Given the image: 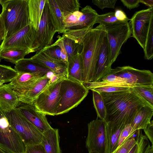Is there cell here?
Instances as JSON below:
<instances>
[{"mask_svg": "<svg viewBox=\"0 0 153 153\" xmlns=\"http://www.w3.org/2000/svg\"><path fill=\"white\" fill-rule=\"evenodd\" d=\"M89 89L82 83L63 78L60 89L61 98L55 115L66 113L78 105L87 96Z\"/></svg>", "mask_w": 153, "mask_h": 153, "instance_id": "277c9868", "label": "cell"}, {"mask_svg": "<svg viewBox=\"0 0 153 153\" xmlns=\"http://www.w3.org/2000/svg\"><path fill=\"white\" fill-rule=\"evenodd\" d=\"M130 20L132 36L143 50L150 25L153 20V7L136 12Z\"/></svg>", "mask_w": 153, "mask_h": 153, "instance_id": "8fae6325", "label": "cell"}, {"mask_svg": "<svg viewBox=\"0 0 153 153\" xmlns=\"http://www.w3.org/2000/svg\"><path fill=\"white\" fill-rule=\"evenodd\" d=\"M105 122L98 118L88 124V134L85 146L88 152L96 151L105 153Z\"/></svg>", "mask_w": 153, "mask_h": 153, "instance_id": "4fadbf2b", "label": "cell"}, {"mask_svg": "<svg viewBox=\"0 0 153 153\" xmlns=\"http://www.w3.org/2000/svg\"><path fill=\"white\" fill-rule=\"evenodd\" d=\"M6 82H7L5 81L0 80V86L3 85L4 83Z\"/></svg>", "mask_w": 153, "mask_h": 153, "instance_id": "f907efd6", "label": "cell"}, {"mask_svg": "<svg viewBox=\"0 0 153 153\" xmlns=\"http://www.w3.org/2000/svg\"><path fill=\"white\" fill-rule=\"evenodd\" d=\"M31 53V51L20 48H12L2 50L1 53V59L14 64L24 58L27 54Z\"/></svg>", "mask_w": 153, "mask_h": 153, "instance_id": "f1b7e54d", "label": "cell"}, {"mask_svg": "<svg viewBox=\"0 0 153 153\" xmlns=\"http://www.w3.org/2000/svg\"><path fill=\"white\" fill-rule=\"evenodd\" d=\"M36 52L34 55L30 58L32 61L50 69L54 74L66 77L67 64L48 56L42 50Z\"/></svg>", "mask_w": 153, "mask_h": 153, "instance_id": "ac0fdd59", "label": "cell"}, {"mask_svg": "<svg viewBox=\"0 0 153 153\" xmlns=\"http://www.w3.org/2000/svg\"><path fill=\"white\" fill-rule=\"evenodd\" d=\"M2 45L1 44V45H0V62H1V51H2Z\"/></svg>", "mask_w": 153, "mask_h": 153, "instance_id": "816d5d0a", "label": "cell"}, {"mask_svg": "<svg viewBox=\"0 0 153 153\" xmlns=\"http://www.w3.org/2000/svg\"><path fill=\"white\" fill-rule=\"evenodd\" d=\"M56 32L50 18L48 0H46L38 30L36 31L32 53L40 51L51 45L54 36Z\"/></svg>", "mask_w": 153, "mask_h": 153, "instance_id": "9c48e42d", "label": "cell"}, {"mask_svg": "<svg viewBox=\"0 0 153 153\" xmlns=\"http://www.w3.org/2000/svg\"><path fill=\"white\" fill-rule=\"evenodd\" d=\"M123 5L131 10L138 7L139 6L140 0H121Z\"/></svg>", "mask_w": 153, "mask_h": 153, "instance_id": "ee69618b", "label": "cell"}, {"mask_svg": "<svg viewBox=\"0 0 153 153\" xmlns=\"http://www.w3.org/2000/svg\"><path fill=\"white\" fill-rule=\"evenodd\" d=\"M109 73L125 79L127 83L133 86L153 85V74L149 70L125 66L112 69Z\"/></svg>", "mask_w": 153, "mask_h": 153, "instance_id": "7c38bea8", "label": "cell"}, {"mask_svg": "<svg viewBox=\"0 0 153 153\" xmlns=\"http://www.w3.org/2000/svg\"><path fill=\"white\" fill-rule=\"evenodd\" d=\"M92 91L93 102L97 118L105 120L106 112L103 99L100 93L94 91Z\"/></svg>", "mask_w": 153, "mask_h": 153, "instance_id": "d6a6232c", "label": "cell"}, {"mask_svg": "<svg viewBox=\"0 0 153 153\" xmlns=\"http://www.w3.org/2000/svg\"><path fill=\"white\" fill-rule=\"evenodd\" d=\"M48 74L39 78L32 88L24 96L19 98V101L24 103L32 104L46 87L49 79Z\"/></svg>", "mask_w": 153, "mask_h": 153, "instance_id": "cb8c5ba5", "label": "cell"}, {"mask_svg": "<svg viewBox=\"0 0 153 153\" xmlns=\"http://www.w3.org/2000/svg\"><path fill=\"white\" fill-rule=\"evenodd\" d=\"M36 31L30 24L2 42V50L12 48L32 50L35 39Z\"/></svg>", "mask_w": 153, "mask_h": 153, "instance_id": "5bb4252c", "label": "cell"}, {"mask_svg": "<svg viewBox=\"0 0 153 153\" xmlns=\"http://www.w3.org/2000/svg\"><path fill=\"white\" fill-rule=\"evenodd\" d=\"M24 153H46L44 146L40 143L25 146Z\"/></svg>", "mask_w": 153, "mask_h": 153, "instance_id": "b9f144b4", "label": "cell"}, {"mask_svg": "<svg viewBox=\"0 0 153 153\" xmlns=\"http://www.w3.org/2000/svg\"><path fill=\"white\" fill-rule=\"evenodd\" d=\"M146 136L153 145V121L151 120L146 127L143 129Z\"/></svg>", "mask_w": 153, "mask_h": 153, "instance_id": "f6af8a7d", "label": "cell"}, {"mask_svg": "<svg viewBox=\"0 0 153 153\" xmlns=\"http://www.w3.org/2000/svg\"><path fill=\"white\" fill-rule=\"evenodd\" d=\"M117 0H93L92 3L100 9L103 10L105 8H114Z\"/></svg>", "mask_w": 153, "mask_h": 153, "instance_id": "7bdbcfd3", "label": "cell"}, {"mask_svg": "<svg viewBox=\"0 0 153 153\" xmlns=\"http://www.w3.org/2000/svg\"><path fill=\"white\" fill-rule=\"evenodd\" d=\"M62 80L54 85L46 86L34 100L32 104L38 111L46 115H55L61 98Z\"/></svg>", "mask_w": 153, "mask_h": 153, "instance_id": "ba28073f", "label": "cell"}, {"mask_svg": "<svg viewBox=\"0 0 153 153\" xmlns=\"http://www.w3.org/2000/svg\"><path fill=\"white\" fill-rule=\"evenodd\" d=\"M45 74L18 73L16 76L9 84L19 99L24 96L32 88L39 78Z\"/></svg>", "mask_w": 153, "mask_h": 153, "instance_id": "2e32d148", "label": "cell"}, {"mask_svg": "<svg viewBox=\"0 0 153 153\" xmlns=\"http://www.w3.org/2000/svg\"><path fill=\"white\" fill-rule=\"evenodd\" d=\"M118 21L119 20L115 16L114 12H110L102 15H98L95 24L98 23L105 26Z\"/></svg>", "mask_w": 153, "mask_h": 153, "instance_id": "74e56055", "label": "cell"}, {"mask_svg": "<svg viewBox=\"0 0 153 153\" xmlns=\"http://www.w3.org/2000/svg\"><path fill=\"white\" fill-rule=\"evenodd\" d=\"M125 126L105 122V153H111L117 148L120 133Z\"/></svg>", "mask_w": 153, "mask_h": 153, "instance_id": "ffe728a7", "label": "cell"}, {"mask_svg": "<svg viewBox=\"0 0 153 153\" xmlns=\"http://www.w3.org/2000/svg\"><path fill=\"white\" fill-rule=\"evenodd\" d=\"M4 39V38H0V44L1 43V42L3 41V40Z\"/></svg>", "mask_w": 153, "mask_h": 153, "instance_id": "11a10c76", "label": "cell"}, {"mask_svg": "<svg viewBox=\"0 0 153 153\" xmlns=\"http://www.w3.org/2000/svg\"><path fill=\"white\" fill-rule=\"evenodd\" d=\"M100 94L106 109L104 120L106 122H113L118 125L130 124L140 108L147 105L131 89L112 93Z\"/></svg>", "mask_w": 153, "mask_h": 153, "instance_id": "6da1fadb", "label": "cell"}, {"mask_svg": "<svg viewBox=\"0 0 153 153\" xmlns=\"http://www.w3.org/2000/svg\"><path fill=\"white\" fill-rule=\"evenodd\" d=\"M56 1L64 19L68 15L79 11L80 4L78 0H56Z\"/></svg>", "mask_w": 153, "mask_h": 153, "instance_id": "4dcf8cb0", "label": "cell"}, {"mask_svg": "<svg viewBox=\"0 0 153 153\" xmlns=\"http://www.w3.org/2000/svg\"><path fill=\"white\" fill-rule=\"evenodd\" d=\"M63 44L66 51L68 60L81 53L82 48V44H80L74 40L62 36Z\"/></svg>", "mask_w": 153, "mask_h": 153, "instance_id": "1f68e13d", "label": "cell"}, {"mask_svg": "<svg viewBox=\"0 0 153 153\" xmlns=\"http://www.w3.org/2000/svg\"><path fill=\"white\" fill-rule=\"evenodd\" d=\"M82 15V12L78 11H75L65 17L64 19V25L63 33L73 27Z\"/></svg>", "mask_w": 153, "mask_h": 153, "instance_id": "8d00e7d4", "label": "cell"}, {"mask_svg": "<svg viewBox=\"0 0 153 153\" xmlns=\"http://www.w3.org/2000/svg\"><path fill=\"white\" fill-rule=\"evenodd\" d=\"M136 143L134 137L128 138L111 153H128Z\"/></svg>", "mask_w": 153, "mask_h": 153, "instance_id": "f35d334b", "label": "cell"}, {"mask_svg": "<svg viewBox=\"0 0 153 153\" xmlns=\"http://www.w3.org/2000/svg\"><path fill=\"white\" fill-rule=\"evenodd\" d=\"M150 153H153V147L152 148Z\"/></svg>", "mask_w": 153, "mask_h": 153, "instance_id": "9f6ffc18", "label": "cell"}, {"mask_svg": "<svg viewBox=\"0 0 153 153\" xmlns=\"http://www.w3.org/2000/svg\"><path fill=\"white\" fill-rule=\"evenodd\" d=\"M66 77L61 76L52 73V75L49 77V79L47 85V86L55 84L63 78Z\"/></svg>", "mask_w": 153, "mask_h": 153, "instance_id": "7dc6e473", "label": "cell"}, {"mask_svg": "<svg viewBox=\"0 0 153 153\" xmlns=\"http://www.w3.org/2000/svg\"><path fill=\"white\" fill-rule=\"evenodd\" d=\"M4 112L25 146L41 143L43 133L25 118L18 108H16L9 112Z\"/></svg>", "mask_w": 153, "mask_h": 153, "instance_id": "5b68a950", "label": "cell"}, {"mask_svg": "<svg viewBox=\"0 0 153 153\" xmlns=\"http://www.w3.org/2000/svg\"><path fill=\"white\" fill-rule=\"evenodd\" d=\"M153 115V108L146 105L142 107L130 123L131 134L133 135L137 130L145 128L150 123Z\"/></svg>", "mask_w": 153, "mask_h": 153, "instance_id": "44dd1931", "label": "cell"}, {"mask_svg": "<svg viewBox=\"0 0 153 153\" xmlns=\"http://www.w3.org/2000/svg\"><path fill=\"white\" fill-rule=\"evenodd\" d=\"M20 102L9 83L0 86V109L2 111L10 112L17 107Z\"/></svg>", "mask_w": 153, "mask_h": 153, "instance_id": "d6986e66", "label": "cell"}, {"mask_svg": "<svg viewBox=\"0 0 153 153\" xmlns=\"http://www.w3.org/2000/svg\"><path fill=\"white\" fill-rule=\"evenodd\" d=\"M137 131L136 143L128 153H150L153 145L150 146L147 137L143 134L142 129Z\"/></svg>", "mask_w": 153, "mask_h": 153, "instance_id": "f546056e", "label": "cell"}, {"mask_svg": "<svg viewBox=\"0 0 153 153\" xmlns=\"http://www.w3.org/2000/svg\"><path fill=\"white\" fill-rule=\"evenodd\" d=\"M112 64L111 60L110 51L106 34L102 45L93 81H98L108 75L112 69L111 67Z\"/></svg>", "mask_w": 153, "mask_h": 153, "instance_id": "e0dca14e", "label": "cell"}, {"mask_svg": "<svg viewBox=\"0 0 153 153\" xmlns=\"http://www.w3.org/2000/svg\"><path fill=\"white\" fill-rule=\"evenodd\" d=\"M58 129L52 128L43 133L41 143L46 153H61Z\"/></svg>", "mask_w": 153, "mask_h": 153, "instance_id": "7402d4cb", "label": "cell"}, {"mask_svg": "<svg viewBox=\"0 0 153 153\" xmlns=\"http://www.w3.org/2000/svg\"><path fill=\"white\" fill-rule=\"evenodd\" d=\"M6 32L2 17L0 15V38H5Z\"/></svg>", "mask_w": 153, "mask_h": 153, "instance_id": "c3c4849f", "label": "cell"}, {"mask_svg": "<svg viewBox=\"0 0 153 153\" xmlns=\"http://www.w3.org/2000/svg\"><path fill=\"white\" fill-rule=\"evenodd\" d=\"M130 89L147 105L153 108V85L135 86Z\"/></svg>", "mask_w": 153, "mask_h": 153, "instance_id": "83f0119b", "label": "cell"}, {"mask_svg": "<svg viewBox=\"0 0 153 153\" xmlns=\"http://www.w3.org/2000/svg\"><path fill=\"white\" fill-rule=\"evenodd\" d=\"M83 73V60L80 53L73 57L68 61L66 78L82 83Z\"/></svg>", "mask_w": 153, "mask_h": 153, "instance_id": "603a6c76", "label": "cell"}, {"mask_svg": "<svg viewBox=\"0 0 153 153\" xmlns=\"http://www.w3.org/2000/svg\"><path fill=\"white\" fill-rule=\"evenodd\" d=\"M130 88L122 86H106L96 88L91 90L100 93H110L128 91L130 89Z\"/></svg>", "mask_w": 153, "mask_h": 153, "instance_id": "ab89813d", "label": "cell"}, {"mask_svg": "<svg viewBox=\"0 0 153 153\" xmlns=\"http://www.w3.org/2000/svg\"><path fill=\"white\" fill-rule=\"evenodd\" d=\"M0 153H6L2 149L0 148Z\"/></svg>", "mask_w": 153, "mask_h": 153, "instance_id": "db71d44e", "label": "cell"}, {"mask_svg": "<svg viewBox=\"0 0 153 153\" xmlns=\"http://www.w3.org/2000/svg\"><path fill=\"white\" fill-rule=\"evenodd\" d=\"M140 3L147 6L149 7H153V0H140Z\"/></svg>", "mask_w": 153, "mask_h": 153, "instance_id": "681fc988", "label": "cell"}, {"mask_svg": "<svg viewBox=\"0 0 153 153\" xmlns=\"http://www.w3.org/2000/svg\"><path fill=\"white\" fill-rule=\"evenodd\" d=\"M50 15L57 32L63 33L64 32V19L56 0H48Z\"/></svg>", "mask_w": 153, "mask_h": 153, "instance_id": "4316f807", "label": "cell"}, {"mask_svg": "<svg viewBox=\"0 0 153 153\" xmlns=\"http://www.w3.org/2000/svg\"><path fill=\"white\" fill-rule=\"evenodd\" d=\"M105 27L110 49L111 60L113 64L121 53L123 44L131 36V30L127 21H119Z\"/></svg>", "mask_w": 153, "mask_h": 153, "instance_id": "8992f818", "label": "cell"}, {"mask_svg": "<svg viewBox=\"0 0 153 153\" xmlns=\"http://www.w3.org/2000/svg\"><path fill=\"white\" fill-rule=\"evenodd\" d=\"M15 64L14 69L17 73H39L45 74L52 72L50 69L34 62L30 58H24Z\"/></svg>", "mask_w": 153, "mask_h": 153, "instance_id": "484cf974", "label": "cell"}, {"mask_svg": "<svg viewBox=\"0 0 153 153\" xmlns=\"http://www.w3.org/2000/svg\"><path fill=\"white\" fill-rule=\"evenodd\" d=\"M88 153H99L98 152L96 151H92L88 152Z\"/></svg>", "mask_w": 153, "mask_h": 153, "instance_id": "f5cc1de1", "label": "cell"}, {"mask_svg": "<svg viewBox=\"0 0 153 153\" xmlns=\"http://www.w3.org/2000/svg\"><path fill=\"white\" fill-rule=\"evenodd\" d=\"M25 146L0 109V148L6 153H24Z\"/></svg>", "mask_w": 153, "mask_h": 153, "instance_id": "52a82bcc", "label": "cell"}, {"mask_svg": "<svg viewBox=\"0 0 153 153\" xmlns=\"http://www.w3.org/2000/svg\"><path fill=\"white\" fill-rule=\"evenodd\" d=\"M18 73L10 66L0 64V80L11 82Z\"/></svg>", "mask_w": 153, "mask_h": 153, "instance_id": "d590c367", "label": "cell"}, {"mask_svg": "<svg viewBox=\"0 0 153 153\" xmlns=\"http://www.w3.org/2000/svg\"><path fill=\"white\" fill-rule=\"evenodd\" d=\"M28 0H0L6 39L30 24Z\"/></svg>", "mask_w": 153, "mask_h": 153, "instance_id": "3957f363", "label": "cell"}, {"mask_svg": "<svg viewBox=\"0 0 153 153\" xmlns=\"http://www.w3.org/2000/svg\"><path fill=\"white\" fill-rule=\"evenodd\" d=\"M46 0H28L30 23L36 30H38Z\"/></svg>", "mask_w": 153, "mask_h": 153, "instance_id": "d4e9b609", "label": "cell"}, {"mask_svg": "<svg viewBox=\"0 0 153 153\" xmlns=\"http://www.w3.org/2000/svg\"><path fill=\"white\" fill-rule=\"evenodd\" d=\"M16 108L25 118L42 133L52 128L46 115L38 111L32 104L20 102Z\"/></svg>", "mask_w": 153, "mask_h": 153, "instance_id": "9a60e30c", "label": "cell"}, {"mask_svg": "<svg viewBox=\"0 0 153 153\" xmlns=\"http://www.w3.org/2000/svg\"><path fill=\"white\" fill-rule=\"evenodd\" d=\"M106 34L105 27L99 24L90 30L83 38L80 54L83 64V84L93 81L102 45Z\"/></svg>", "mask_w": 153, "mask_h": 153, "instance_id": "7a4b0ae2", "label": "cell"}, {"mask_svg": "<svg viewBox=\"0 0 153 153\" xmlns=\"http://www.w3.org/2000/svg\"><path fill=\"white\" fill-rule=\"evenodd\" d=\"M82 15L75 25L62 35L82 44V40L86 34L92 28L98 14L90 6L87 5L82 8Z\"/></svg>", "mask_w": 153, "mask_h": 153, "instance_id": "30bf717a", "label": "cell"}, {"mask_svg": "<svg viewBox=\"0 0 153 153\" xmlns=\"http://www.w3.org/2000/svg\"><path fill=\"white\" fill-rule=\"evenodd\" d=\"M132 130L130 124H127L125 126L120 133L117 147L122 144L127 139L132 137L133 134H131Z\"/></svg>", "mask_w": 153, "mask_h": 153, "instance_id": "60d3db41", "label": "cell"}, {"mask_svg": "<svg viewBox=\"0 0 153 153\" xmlns=\"http://www.w3.org/2000/svg\"><path fill=\"white\" fill-rule=\"evenodd\" d=\"M41 50L48 56L67 64L63 55L61 48L54 43Z\"/></svg>", "mask_w": 153, "mask_h": 153, "instance_id": "e575fe53", "label": "cell"}, {"mask_svg": "<svg viewBox=\"0 0 153 153\" xmlns=\"http://www.w3.org/2000/svg\"><path fill=\"white\" fill-rule=\"evenodd\" d=\"M143 51L144 58L152 59L153 57V20L150 25Z\"/></svg>", "mask_w": 153, "mask_h": 153, "instance_id": "836d02e7", "label": "cell"}, {"mask_svg": "<svg viewBox=\"0 0 153 153\" xmlns=\"http://www.w3.org/2000/svg\"><path fill=\"white\" fill-rule=\"evenodd\" d=\"M114 12L115 16L119 21H128L130 20L127 16L125 13L122 10L117 9Z\"/></svg>", "mask_w": 153, "mask_h": 153, "instance_id": "bcb514c9", "label": "cell"}]
</instances>
